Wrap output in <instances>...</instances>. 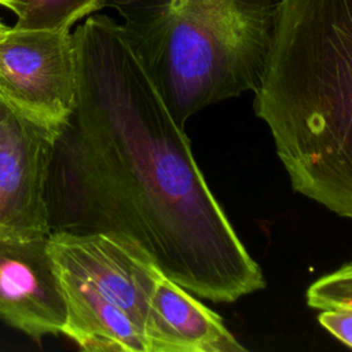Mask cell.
I'll list each match as a JSON object with an SVG mask.
<instances>
[{
    "mask_svg": "<svg viewBox=\"0 0 352 352\" xmlns=\"http://www.w3.org/2000/svg\"><path fill=\"white\" fill-rule=\"evenodd\" d=\"M54 264L98 290L144 330L150 300L162 272L135 242L104 232H51L47 239Z\"/></svg>",
    "mask_w": 352,
    "mask_h": 352,
    "instance_id": "5",
    "label": "cell"
},
{
    "mask_svg": "<svg viewBox=\"0 0 352 352\" xmlns=\"http://www.w3.org/2000/svg\"><path fill=\"white\" fill-rule=\"evenodd\" d=\"M150 308L144 330L147 352L246 351L219 314L164 272L155 282Z\"/></svg>",
    "mask_w": 352,
    "mask_h": 352,
    "instance_id": "8",
    "label": "cell"
},
{
    "mask_svg": "<svg viewBox=\"0 0 352 352\" xmlns=\"http://www.w3.org/2000/svg\"><path fill=\"white\" fill-rule=\"evenodd\" d=\"M29 1L30 0H0V6L8 8L16 16H19L25 11V8L28 7Z\"/></svg>",
    "mask_w": 352,
    "mask_h": 352,
    "instance_id": "14",
    "label": "cell"
},
{
    "mask_svg": "<svg viewBox=\"0 0 352 352\" xmlns=\"http://www.w3.org/2000/svg\"><path fill=\"white\" fill-rule=\"evenodd\" d=\"M107 3L109 0H30L14 26L70 30L77 21L92 15Z\"/></svg>",
    "mask_w": 352,
    "mask_h": 352,
    "instance_id": "10",
    "label": "cell"
},
{
    "mask_svg": "<svg viewBox=\"0 0 352 352\" xmlns=\"http://www.w3.org/2000/svg\"><path fill=\"white\" fill-rule=\"evenodd\" d=\"M6 29H7V26H6V25H4V23L0 21V34H1V33H3Z\"/></svg>",
    "mask_w": 352,
    "mask_h": 352,
    "instance_id": "15",
    "label": "cell"
},
{
    "mask_svg": "<svg viewBox=\"0 0 352 352\" xmlns=\"http://www.w3.org/2000/svg\"><path fill=\"white\" fill-rule=\"evenodd\" d=\"M48 236L0 238V318L36 342L63 331L66 304Z\"/></svg>",
    "mask_w": 352,
    "mask_h": 352,
    "instance_id": "7",
    "label": "cell"
},
{
    "mask_svg": "<svg viewBox=\"0 0 352 352\" xmlns=\"http://www.w3.org/2000/svg\"><path fill=\"white\" fill-rule=\"evenodd\" d=\"M73 40L77 103L56 133L48 168L51 232L132 241L168 278L212 302L261 290L258 263L121 23L88 16Z\"/></svg>",
    "mask_w": 352,
    "mask_h": 352,
    "instance_id": "1",
    "label": "cell"
},
{
    "mask_svg": "<svg viewBox=\"0 0 352 352\" xmlns=\"http://www.w3.org/2000/svg\"><path fill=\"white\" fill-rule=\"evenodd\" d=\"M166 1H177V0H166ZM198 1H209L216 3L224 7H228L235 11L248 12V14H271L275 11L276 0H198Z\"/></svg>",
    "mask_w": 352,
    "mask_h": 352,
    "instance_id": "13",
    "label": "cell"
},
{
    "mask_svg": "<svg viewBox=\"0 0 352 352\" xmlns=\"http://www.w3.org/2000/svg\"><path fill=\"white\" fill-rule=\"evenodd\" d=\"M77 56L70 30L7 28L0 34V99L52 133L77 103Z\"/></svg>",
    "mask_w": 352,
    "mask_h": 352,
    "instance_id": "4",
    "label": "cell"
},
{
    "mask_svg": "<svg viewBox=\"0 0 352 352\" xmlns=\"http://www.w3.org/2000/svg\"><path fill=\"white\" fill-rule=\"evenodd\" d=\"M318 320L330 334L352 348V308L322 309Z\"/></svg>",
    "mask_w": 352,
    "mask_h": 352,
    "instance_id": "12",
    "label": "cell"
},
{
    "mask_svg": "<svg viewBox=\"0 0 352 352\" xmlns=\"http://www.w3.org/2000/svg\"><path fill=\"white\" fill-rule=\"evenodd\" d=\"M253 94L292 188L352 221V0H278Z\"/></svg>",
    "mask_w": 352,
    "mask_h": 352,
    "instance_id": "2",
    "label": "cell"
},
{
    "mask_svg": "<svg viewBox=\"0 0 352 352\" xmlns=\"http://www.w3.org/2000/svg\"><path fill=\"white\" fill-rule=\"evenodd\" d=\"M305 298L314 309L352 308V261L314 280L307 289Z\"/></svg>",
    "mask_w": 352,
    "mask_h": 352,
    "instance_id": "11",
    "label": "cell"
},
{
    "mask_svg": "<svg viewBox=\"0 0 352 352\" xmlns=\"http://www.w3.org/2000/svg\"><path fill=\"white\" fill-rule=\"evenodd\" d=\"M55 268L66 304L62 334L82 351L147 352L143 333L122 309L77 275Z\"/></svg>",
    "mask_w": 352,
    "mask_h": 352,
    "instance_id": "9",
    "label": "cell"
},
{
    "mask_svg": "<svg viewBox=\"0 0 352 352\" xmlns=\"http://www.w3.org/2000/svg\"><path fill=\"white\" fill-rule=\"evenodd\" d=\"M55 138L0 99V238L51 234L45 186Z\"/></svg>",
    "mask_w": 352,
    "mask_h": 352,
    "instance_id": "6",
    "label": "cell"
},
{
    "mask_svg": "<svg viewBox=\"0 0 352 352\" xmlns=\"http://www.w3.org/2000/svg\"><path fill=\"white\" fill-rule=\"evenodd\" d=\"M110 3L179 124L260 85L275 11L248 14L198 0Z\"/></svg>",
    "mask_w": 352,
    "mask_h": 352,
    "instance_id": "3",
    "label": "cell"
}]
</instances>
